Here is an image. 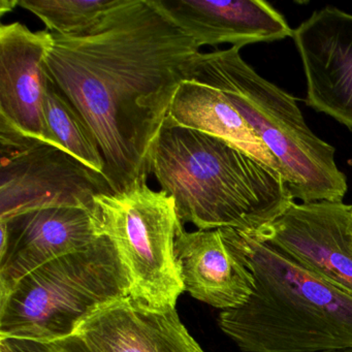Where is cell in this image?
<instances>
[{
	"label": "cell",
	"instance_id": "cell-1",
	"mask_svg": "<svg viewBox=\"0 0 352 352\" xmlns=\"http://www.w3.org/2000/svg\"><path fill=\"white\" fill-rule=\"evenodd\" d=\"M199 49L155 0H122L79 36L53 34L47 73L96 137L113 192L150 176L156 140Z\"/></svg>",
	"mask_w": 352,
	"mask_h": 352
},
{
	"label": "cell",
	"instance_id": "cell-2",
	"mask_svg": "<svg viewBox=\"0 0 352 352\" xmlns=\"http://www.w3.org/2000/svg\"><path fill=\"white\" fill-rule=\"evenodd\" d=\"M219 230L254 277L248 300L218 317L241 352L352 350L351 296L271 245L234 228Z\"/></svg>",
	"mask_w": 352,
	"mask_h": 352
},
{
	"label": "cell",
	"instance_id": "cell-3",
	"mask_svg": "<svg viewBox=\"0 0 352 352\" xmlns=\"http://www.w3.org/2000/svg\"><path fill=\"white\" fill-rule=\"evenodd\" d=\"M150 175L176 204L179 219L199 230L258 234L294 201L278 170L203 131L164 123Z\"/></svg>",
	"mask_w": 352,
	"mask_h": 352
},
{
	"label": "cell",
	"instance_id": "cell-4",
	"mask_svg": "<svg viewBox=\"0 0 352 352\" xmlns=\"http://www.w3.org/2000/svg\"><path fill=\"white\" fill-rule=\"evenodd\" d=\"M241 48L199 53L191 80L221 91L280 164L294 201H343L347 178L336 150L307 125L296 100L263 79Z\"/></svg>",
	"mask_w": 352,
	"mask_h": 352
},
{
	"label": "cell",
	"instance_id": "cell-5",
	"mask_svg": "<svg viewBox=\"0 0 352 352\" xmlns=\"http://www.w3.org/2000/svg\"><path fill=\"white\" fill-rule=\"evenodd\" d=\"M126 296V272L110 240L100 236L87 248L45 263L0 296V339L74 335L92 313Z\"/></svg>",
	"mask_w": 352,
	"mask_h": 352
},
{
	"label": "cell",
	"instance_id": "cell-6",
	"mask_svg": "<svg viewBox=\"0 0 352 352\" xmlns=\"http://www.w3.org/2000/svg\"><path fill=\"white\" fill-rule=\"evenodd\" d=\"M91 214L98 236L110 240L126 272L129 296L156 310L176 308L184 285L175 241L184 226L173 197L144 179L96 197Z\"/></svg>",
	"mask_w": 352,
	"mask_h": 352
},
{
	"label": "cell",
	"instance_id": "cell-7",
	"mask_svg": "<svg viewBox=\"0 0 352 352\" xmlns=\"http://www.w3.org/2000/svg\"><path fill=\"white\" fill-rule=\"evenodd\" d=\"M113 192L104 174L61 148L0 122V219L32 210L80 207Z\"/></svg>",
	"mask_w": 352,
	"mask_h": 352
},
{
	"label": "cell",
	"instance_id": "cell-8",
	"mask_svg": "<svg viewBox=\"0 0 352 352\" xmlns=\"http://www.w3.org/2000/svg\"><path fill=\"white\" fill-rule=\"evenodd\" d=\"M252 236L352 296L351 205L294 201L273 223Z\"/></svg>",
	"mask_w": 352,
	"mask_h": 352
},
{
	"label": "cell",
	"instance_id": "cell-9",
	"mask_svg": "<svg viewBox=\"0 0 352 352\" xmlns=\"http://www.w3.org/2000/svg\"><path fill=\"white\" fill-rule=\"evenodd\" d=\"M292 38L304 67L307 106L352 133V15L327 6L294 30Z\"/></svg>",
	"mask_w": 352,
	"mask_h": 352
},
{
	"label": "cell",
	"instance_id": "cell-10",
	"mask_svg": "<svg viewBox=\"0 0 352 352\" xmlns=\"http://www.w3.org/2000/svg\"><path fill=\"white\" fill-rule=\"evenodd\" d=\"M0 296L45 263L87 248L100 236L91 210L51 207L0 219Z\"/></svg>",
	"mask_w": 352,
	"mask_h": 352
},
{
	"label": "cell",
	"instance_id": "cell-11",
	"mask_svg": "<svg viewBox=\"0 0 352 352\" xmlns=\"http://www.w3.org/2000/svg\"><path fill=\"white\" fill-rule=\"evenodd\" d=\"M53 34L20 22L0 26V122L50 144L44 114Z\"/></svg>",
	"mask_w": 352,
	"mask_h": 352
},
{
	"label": "cell",
	"instance_id": "cell-12",
	"mask_svg": "<svg viewBox=\"0 0 352 352\" xmlns=\"http://www.w3.org/2000/svg\"><path fill=\"white\" fill-rule=\"evenodd\" d=\"M75 335L91 352H206L176 308L156 310L131 296L92 313Z\"/></svg>",
	"mask_w": 352,
	"mask_h": 352
},
{
	"label": "cell",
	"instance_id": "cell-13",
	"mask_svg": "<svg viewBox=\"0 0 352 352\" xmlns=\"http://www.w3.org/2000/svg\"><path fill=\"white\" fill-rule=\"evenodd\" d=\"M160 10L195 44L216 47L230 44L272 43L292 38L284 16L263 0H155Z\"/></svg>",
	"mask_w": 352,
	"mask_h": 352
},
{
	"label": "cell",
	"instance_id": "cell-14",
	"mask_svg": "<svg viewBox=\"0 0 352 352\" xmlns=\"http://www.w3.org/2000/svg\"><path fill=\"white\" fill-rule=\"evenodd\" d=\"M175 256L184 292L226 311L239 308L254 290V277L232 251L220 230L188 232L184 226L175 241Z\"/></svg>",
	"mask_w": 352,
	"mask_h": 352
},
{
	"label": "cell",
	"instance_id": "cell-15",
	"mask_svg": "<svg viewBox=\"0 0 352 352\" xmlns=\"http://www.w3.org/2000/svg\"><path fill=\"white\" fill-rule=\"evenodd\" d=\"M166 122L220 138L281 174L279 162L219 90L187 80L173 100Z\"/></svg>",
	"mask_w": 352,
	"mask_h": 352
},
{
	"label": "cell",
	"instance_id": "cell-16",
	"mask_svg": "<svg viewBox=\"0 0 352 352\" xmlns=\"http://www.w3.org/2000/svg\"><path fill=\"white\" fill-rule=\"evenodd\" d=\"M44 114L50 144L104 174V160L96 137L79 111L50 78L47 83Z\"/></svg>",
	"mask_w": 352,
	"mask_h": 352
},
{
	"label": "cell",
	"instance_id": "cell-17",
	"mask_svg": "<svg viewBox=\"0 0 352 352\" xmlns=\"http://www.w3.org/2000/svg\"><path fill=\"white\" fill-rule=\"evenodd\" d=\"M122 0H19L52 34L75 36L94 28L106 12Z\"/></svg>",
	"mask_w": 352,
	"mask_h": 352
},
{
	"label": "cell",
	"instance_id": "cell-18",
	"mask_svg": "<svg viewBox=\"0 0 352 352\" xmlns=\"http://www.w3.org/2000/svg\"><path fill=\"white\" fill-rule=\"evenodd\" d=\"M12 352H91L77 335L48 341L28 339H0Z\"/></svg>",
	"mask_w": 352,
	"mask_h": 352
},
{
	"label": "cell",
	"instance_id": "cell-19",
	"mask_svg": "<svg viewBox=\"0 0 352 352\" xmlns=\"http://www.w3.org/2000/svg\"><path fill=\"white\" fill-rule=\"evenodd\" d=\"M19 6V0H1L0 1V16L3 17L6 13L13 11L15 7Z\"/></svg>",
	"mask_w": 352,
	"mask_h": 352
},
{
	"label": "cell",
	"instance_id": "cell-20",
	"mask_svg": "<svg viewBox=\"0 0 352 352\" xmlns=\"http://www.w3.org/2000/svg\"><path fill=\"white\" fill-rule=\"evenodd\" d=\"M0 352H12L3 342H0Z\"/></svg>",
	"mask_w": 352,
	"mask_h": 352
},
{
	"label": "cell",
	"instance_id": "cell-21",
	"mask_svg": "<svg viewBox=\"0 0 352 352\" xmlns=\"http://www.w3.org/2000/svg\"><path fill=\"white\" fill-rule=\"evenodd\" d=\"M331 352H352V350H342V351H331Z\"/></svg>",
	"mask_w": 352,
	"mask_h": 352
}]
</instances>
